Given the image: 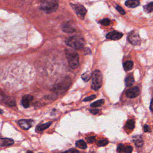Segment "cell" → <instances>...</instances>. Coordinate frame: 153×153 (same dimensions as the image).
Returning <instances> with one entry per match:
<instances>
[{"label": "cell", "mask_w": 153, "mask_h": 153, "mask_svg": "<svg viewBox=\"0 0 153 153\" xmlns=\"http://www.w3.org/2000/svg\"><path fill=\"white\" fill-rule=\"evenodd\" d=\"M67 46L74 49H82L84 46V39L80 37L73 36L67 38L65 39Z\"/></svg>", "instance_id": "obj_1"}, {"label": "cell", "mask_w": 153, "mask_h": 153, "mask_svg": "<svg viewBox=\"0 0 153 153\" xmlns=\"http://www.w3.org/2000/svg\"><path fill=\"white\" fill-rule=\"evenodd\" d=\"M66 56L69 66L72 69H76L79 66V55L73 50L68 49L65 50Z\"/></svg>", "instance_id": "obj_2"}, {"label": "cell", "mask_w": 153, "mask_h": 153, "mask_svg": "<svg viewBox=\"0 0 153 153\" xmlns=\"http://www.w3.org/2000/svg\"><path fill=\"white\" fill-rule=\"evenodd\" d=\"M92 83L91 87L92 89L98 90L102 85V74L99 70H95L92 74Z\"/></svg>", "instance_id": "obj_3"}, {"label": "cell", "mask_w": 153, "mask_h": 153, "mask_svg": "<svg viewBox=\"0 0 153 153\" xmlns=\"http://www.w3.org/2000/svg\"><path fill=\"white\" fill-rule=\"evenodd\" d=\"M58 3L55 1H45L41 3L40 9L46 13H51L56 12L58 9Z\"/></svg>", "instance_id": "obj_4"}, {"label": "cell", "mask_w": 153, "mask_h": 153, "mask_svg": "<svg viewBox=\"0 0 153 153\" xmlns=\"http://www.w3.org/2000/svg\"><path fill=\"white\" fill-rule=\"evenodd\" d=\"M70 5L78 16L80 18H81L82 19H83L84 18L85 14L87 12V10L86 9V8L83 5H80V4H74L71 3Z\"/></svg>", "instance_id": "obj_5"}, {"label": "cell", "mask_w": 153, "mask_h": 153, "mask_svg": "<svg viewBox=\"0 0 153 153\" xmlns=\"http://www.w3.org/2000/svg\"><path fill=\"white\" fill-rule=\"evenodd\" d=\"M128 41L132 44L134 46L139 45L141 43V40L139 35L138 33H135L134 31L132 32L128 36Z\"/></svg>", "instance_id": "obj_6"}, {"label": "cell", "mask_w": 153, "mask_h": 153, "mask_svg": "<svg viewBox=\"0 0 153 153\" xmlns=\"http://www.w3.org/2000/svg\"><path fill=\"white\" fill-rule=\"evenodd\" d=\"M139 93H140L139 88L136 86L127 90V92H126L127 97L131 99H133L137 97V96L139 95Z\"/></svg>", "instance_id": "obj_7"}, {"label": "cell", "mask_w": 153, "mask_h": 153, "mask_svg": "<svg viewBox=\"0 0 153 153\" xmlns=\"http://www.w3.org/2000/svg\"><path fill=\"white\" fill-rule=\"evenodd\" d=\"M34 122L31 120H20L18 122V124L19 126L24 130H28L32 126H33Z\"/></svg>", "instance_id": "obj_8"}, {"label": "cell", "mask_w": 153, "mask_h": 153, "mask_svg": "<svg viewBox=\"0 0 153 153\" xmlns=\"http://www.w3.org/2000/svg\"><path fill=\"white\" fill-rule=\"evenodd\" d=\"M123 36V34L122 33H120L117 31H111L106 35L107 38L112 39V40H118Z\"/></svg>", "instance_id": "obj_9"}, {"label": "cell", "mask_w": 153, "mask_h": 153, "mask_svg": "<svg viewBox=\"0 0 153 153\" xmlns=\"http://www.w3.org/2000/svg\"><path fill=\"white\" fill-rule=\"evenodd\" d=\"M133 141L135 146L138 147H141L143 145V140L142 136L135 135L133 137Z\"/></svg>", "instance_id": "obj_10"}, {"label": "cell", "mask_w": 153, "mask_h": 153, "mask_svg": "<svg viewBox=\"0 0 153 153\" xmlns=\"http://www.w3.org/2000/svg\"><path fill=\"white\" fill-rule=\"evenodd\" d=\"M33 96H29V95H25L23 96V98L22 99V104L24 108H27L29 107V102H31L32 100H33Z\"/></svg>", "instance_id": "obj_11"}, {"label": "cell", "mask_w": 153, "mask_h": 153, "mask_svg": "<svg viewBox=\"0 0 153 153\" xmlns=\"http://www.w3.org/2000/svg\"><path fill=\"white\" fill-rule=\"evenodd\" d=\"M14 141L11 138H1L0 141V146L1 147L10 146L14 143Z\"/></svg>", "instance_id": "obj_12"}, {"label": "cell", "mask_w": 153, "mask_h": 153, "mask_svg": "<svg viewBox=\"0 0 153 153\" xmlns=\"http://www.w3.org/2000/svg\"><path fill=\"white\" fill-rule=\"evenodd\" d=\"M140 4L139 1L138 0H129L125 2V5L129 8H135L136 7L139 6Z\"/></svg>", "instance_id": "obj_13"}, {"label": "cell", "mask_w": 153, "mask_h": 153, "mask_svg": "<svg viewBox=\"0 0 153 153\" xmlns=\"http://www.w3.org/2000/svg\"><path fill=\"white\" fill-rule=\"evenodd\" d=\"M52 124V122H48V123H46L45 124H41V125H39V126H37V127H36V132H42L46 129H47V128H49L50 125Z\"/></svg>", "instance_id": "obj_14"}, {"label": "cell", "mask_w": 153, "mask_h": 153, "mask_svg": "<svg viewBox=\"0 0 153 153\" xmlns=\"http://www.w3.org/2000/svg\"><path fill=\"white\" fill-rule=\"evenodd\" d=\"M135 126V120L133 119L129 120L125 124V128L129 131H133Z\"/></svg>", "instance_id": "obj_15"}, {"label": "cell", "mask_w": 153, "mask_h": 153, "mask_svg": "<svg viewBox=\"0 0 153 153\" xmlns=\"http://www.w3.org/2000/svg\"><path fill=\"white\" fill-rule=\"evenodd\" d=\"M135 82V79L132 75H128L125 79V84L127 87L132 86Z\"/></svg>", "instance_id": "obj_16"}, {"label": "cell", "mask_w": 153, "mask_h": 153, "mask_svg": "<svg viewBox=\"0 0 153 153\" xmlns=\"http://www.w3.org/2000/svg\"><path fill=\"white\" fill-rule=\"evenodd\" d=\"M133 67V62L131 61H126L123 63V68L126 71H131Z\"/></svg>", "instance_id": "obj_17"}, {"label": "cell", "mask_w": 153, "mask_h": 153, "mask_svg": "<svg viewBox=\"0 0 153 153\" xmlns=\"http://www.w3.org/2000/svg\"><path fill=\"white\" fill-rule=\"evenodd\" d=\"M62 30L63 32L67 33H73L75 32V29L71 27L69 25H65L62 27Z\"/></svg>", "instance_id": "obj_18"}, {"label": "cell", "mask_w": 153, "mask_h": 153, "mask_svg": "<svg viewBox=\"0 0 153 153\" xmlns=\"http://www.w3.org/2000/svg\"><path fill=\"white\" fill-rule=\"evenodd\" d=\"M75 146L76 147L83 149V150H85L87 148V144L86 143L85 141H84L83 140H78L75 142Z\"/></svg>", "instance_id": "obj_19"}, {"label": "cell", "mask_w": 153, "mask_h": 153, "mask_svg": "<svg viewBox=\"0 0 153 153\" xmlns=\"http://www.w3.org/2000/svg\"><path fill=\"white\" fill-rule=\"evenodd\" d=\"M144 11L147 13H151L153 12V2H151L143 7Z\"/></svg>", "instance_id": "obj_20"}, {"label": "cell", "mask_w": 153, "mask_h": 153, "mask_svg": "<svg viewBox=\"0 0 153 153\" xmlns=\"http://www.w3.org/2000/svg\"><path fill=\"white\" fill-rule=\"evenodd\" d=\"M104 103V100L103 99H100V100H98L96 102H95L93 103H92L90 106L92 107H101L102 105Z\"/></svg>", "instance_id": "obj_21"}, {"label": "cell", "mask_w": 153, "mask_h": 153, "mask_svg": "<svg viewBox=\"0 0 153 153\" xmlns=\"http://www.w3.org/2000/svg\"><path fill=\"white\" fill-rule=\"evenodd\" d=\"M109 143V141L107 139H102L99 141L97 142V145L99 147H103L108 145Z\"/></svg>", "instance_id": "obj_22"}, {"label": "cell", "mask_w": 153, "mask_h": 153, "mask_svg": "<svg viewBox=\"0 0 153 153\" xmlns=\"http://www.w3.org/2000/svg\"><path fill=\"white\" fill-rule=\"evenodd\" d=\"M91 76H92V74H88V72H86V73H84L82 75V78L84 80V82H88V80L90 79Z\"/></svg>", "instance_id": "obj_23"}, {"label": "cell", "mask_w": 153, "mask_h": 153, "mask_svg": "<svg viewBox=\"0 0 153 153\" xmlns=\"http://www.w3.org/2000/svg\"><path fill=\"white\" fill-rule=\"evenodd\" d=\"M124 147H125V146L124 145H123V143H120L118 146H117V150L118 152L120 153H124Z\"/></svg>", "instance_id": "obj_24"}, {"label": "cell", "mask_w": 153, "mask_h": 153, "mask_svg": "<svg viewBox=\"0 0 153 153\" xmlns=\"http://www.w3.org/2000/svg\"><path fill=\"white\" fill-rule=\"evenodd\" d=\"M133 148L132 146H125L124 150V153H131L133 151Z\"/></svg>", "instance_id": "obj_25"}, {"label": "cell", "mask_w": 153, "mask_h": 153, "mask_svg": "<svg viewBox=\"0 0 153 153\" xmlns=\"http://www.w3.org/2000/svg\"><path fill=\"white\" fill-rule=\"evenodd\" d=\"M116 10L121 14H122V15H124L126 14V12L124 11V10H123V8L121 7L120 6L117 5L116 7Z\"/></svg>", "instance_id": "obj_26"}, {"label": "cell", "mask_w": 153, "mask_h": 153, "mask_svg": "<svg viewBox=\"0 0 153 153\" xmlns=\"http://www.w3.org/2000/svg\"><path fill=\"white\" fill-rule=\"evenodd\" d=\"M100 23L104 26H108L110 23V20L108 19H103L100 22Z\"/></svg>", "instance_id": "obj_27"}, {"label": "cell", "mask_w": 153, "mask_h": 153, "mask_svg": "<svg viewBox=\"0 0 153 153\" xmlns=\"http://www.w3.org/2000/svg\"><path fill=\"white\" fill-rule=\"evenodd\" d=\"M61 153H80V152H79L78 150H77L75 148H71V149H69L67 151L62 152Z\"/></svg>", "instance_id": "obj_28"}, {"label": "cell", "mask_w": 153, "mask_h": 153, "mask_svg": "<svg viewBox=\"0 0 153 153\" xmlns=\"http://www.w3.org/2000/svg\"><path fill=\"white\" fill-rule=\"evenodd\" d=\"M96 98V96L95 95H91V96H88V97L86 98L85 99H84L83 101L84 102H86V101H92L94 99H95Z\"/></svg>", "instance_id": "obj_29"}, {"label": "cell", "mask_w": 153, "mask_h": 153, "mask_svg": "<svg viewBox=\"0 0 153 153\" xmlns=\"http://www.w3.org/2000/svg\"><path fill=\"white\" fill-rule=\"evenodd\" d=\"M86 141L88 142V143H92L93 142L95 141L96 140V138L95 136H89V137H87L86 138Z\"/></svg>", "instance_id": "obj_30"}, {"label": "cell", "mask_w": 153, "mask_h": 153, "mask_svg": "<svg viewBox=\"0 0 153 153\" xmlns=\"http://www.w3.org/2000/svg\"><path fill=\"white\" fill-rule=\"evenodd\" d=\"M143 131L145 132H151V129L148 125L145 124L143 126Z\"/></svg>", "instance_id": "obj_31"}, {"label": "cell", "mask_w": 153, "mask_h": 153, "mask_svg": "<svg viewBox=\"0 0 153 153\" xmlns=\"http://www.w3.org/2000/svg\"><path fill=\"white\" fill-rule=\"evenodd\" d=\"M90 112H91L92 114H94V115H96L99 113V110L98 109H90Z\"/></svg>", "instance_id": "obj_32"}, {"label": "cell", "mask_w": 153, "mask_h": 153, "mask_svg": "<svg viewBox=\"0 0 153 153\" xmlns=\"http://www.w3.org/2000/svg\"><path fill=\"white\" fill-rule=\"evenodd\" d=\"M150 110L153 112V98L151 99V102H150Z\"/></svg>", "instance_id": "obj_33"}, {"label": "cell", "mask_w": 153, "mask_h": 153, "mask_svg": "<svg viewBox=\"0 0 153 153\" xmlns=\"http://www.w3.org/2000/svg\"><path fill=\"white\" fill-rule=\"evenodd\" d=\"M27 153H34V152H32L31 151H28Z\"/></svg>", "instance_id": "obj_34"}, {"label": "cell", "mask_w": 153, "mask_h": 153, "mask_svg": "<svg viewBox=\"0 0 153 153\" xmlns=\"http://www.w3.org/2000/svg\"><path fill=\"white\" fill-rule=\"evenodd\" d=\"M40 153H41V152H40Z\"/></svg>", "instance_id": "obj_35"}]
</instances>
